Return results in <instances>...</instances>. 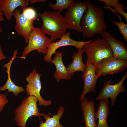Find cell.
Here are the masks:
<instances>
[{"label": "cell", "mask_w": 127, "mask_h": 127, "mask_svg": "<svg viewBox=\"0 0 127 127\" xmlns=\"http://www.w3.org/2000/svg\"><path fill=\"white\" fill-rule=\"evenodd\" d=\"M74 2L72 0H56L55 4H50L48 6L54 11L60 12L64 9H68Z\"/></svg>", "instance_id": "cell-21"}, {"label": "cell", "mask_w": 127, "mask_h": 127, "mask_svg": "<svg viewBox=\"0 0 127 127\" xmlns=\"http://www.w3.org/2000/svg\"><path fill=\"white\" fill-rule=\"evenodd\" d=\"M86 67L81 76L83 81V89L79 98L80 102L86 95L91 92L95 93V88L97 80L99 78L96 73L95 66L86 62Z\"/></svg>", "instance_id": "cell-11"}, {"label": "cell", "mask_w": 127, "mask_h": 127, "mask_svg": "<svg viewBox=\"0 0 127 127\" xmlns=\"http://www.w3.org/2000/svg\"><path fill=\"white\" fill-rule=\"evenodd\" d=\"M22 9V13L28 19L34 21L36 19L37 13L33 8L31 7H26Z\"/></svg>", "instance_id": "cell-23"}, {"label": "cell", "mask_w": 127, "mask_h": 127, "mask_svg": "<svg viewBox=\"0 0 127 127\" xmlns=\"http://www.w3.org/2000/svg\"><path fill=\"white\" fill-rule=\"evenodd\" d=\"M63 53L64 52H56L53 60H52L50 61L56 67V71L54 74V77L57 82H59L61 79L69 80L72 77L68 72L67 67L63 63L62 56Z\"/></svg>", "instance_id": "cell-16"}, {"label": "cell", "mask_w": 127, "mask_h": 127, "mask_svg": "<svg viewBox=\"0 0 127 127\" xmlns=\"http://www.w3.org/2000/svg\"><path fill=\"white\" fill-rule=\"evenodd\" d=\"M4 13L0 11V23L1 22L4 20L3 18Z\"/></svg>", "instance_id": "cell-28"}, {"label": "cell", "mask_w": 127, "mask_h": 127, "mask_svg": "<svg viewBox=\"0 0 127 127\" xmlns=\"http://www.w3.org/2000/svg\"><path fill=\"white\" fill-rule=\"evenodd\" d=\"M6 56L4 54L1 46L0 44V61L5 59Z\"/></svg>", "instance_id": "cell-26"}, {"label": "cell", "mask_w": 127, "mask_h": 127, "mask_svg": "<svg viewBox=\"0 0 127 127\" xmlns=\"http://www.w3.org/2000/svg\"><path fill=\"white\" fill-rule=\"evenodd\" d=\"M18 53L17 50H15L14 52L12 57L7 63L4 64L3 67H5L7 70L6 71L8 75V79L5 83L0 87V91H4L8 90V92H12L16 96H17L19 94L25 91L24 89L22 86H19L15 84L12 81L10 75V70L12 62L14 59L17 57Z\"/></svg>", "instance_id": "cell-15"}, {"label": "cell", "mask_w": 127, "mask_h": 127, "mask_svg": "<svg viewBox=\"0 0 127 127\" xmlns=\"http://www.w3.org/2000/svg\"><path fill=\"white\" fill-rule=\"evenodd\" d=\"M101 36L109 45L113 57L120 60H127V48L124 42L118 40L106 31Z\"/></svg>", "instance_id": "cell-13"}, {"label": "cell", "mask_w": 127, "mask_h": 127, "mask_svg": "<svg viewBox=\"0 0 127 127\" xmlns=\"http://www.w3.org/2000/svg\"><path fill=\"white\" fill-rule=\"evenodd\" d=\"M38 99L35 96L29 95L24 98L21 104L17 107L15 112L14 120L20 127H26V122L32 116L39 117L44 114L39 112L37 107Z\"/></svg>", "instance_id": "cell-4"}, {"label": "cell", "mask_w": 127, "mask_h": 127, "mask_svg": "<svg viewBox=\"0 0 127 127\" xmlns=\"http://www.w3.org/2000/svg\"><path fill=\"white\" fill-rule=\"evenodd\" d=\"M84 48L87 57V62L95 66L102 61L113 57L109 45L102 38L91 40Z\"/></svg>", "instance_id": "cell-3"}, {"label": "cell", "mask_w": 127, "mask_h": 127, "mask_svg": "<svg viewBox=\"0 0 127 127\" xmlns=\"http://www.w3.org/2000/svg\"><path fill=\"white\" fill-rule=\"evenodd\" d=\"M127 76V73L121 79L118 83L111 84V79L105 82L103 87L95 99L98 101L102 99H111L110 106L112 107L116 104V100L117 96L120 93L126 91L125 85L123 82Z\"/></svg>", "instance_id": "cell-9"}, {"label": "cell", "mask_w": 127, "mask_h": 127, "mask_svg": "<svg viewBox=\"0 0 127 127\" xmlns=\"http://www.w3.org/2000/svg\"><path fill=\"white\" fill-rule=\"evenodd\" d=\"M29 0H2L0 6V11L2 12L6 19L8 20H11L12 13L19 7L22 9L27 7Z\"/></svg>", "instance_id": "cell-17"}, {"label": "cell", "mask_w": 127, "mask_h": 127, "mask_svg": "<svg viewBox=\"0 0 127 127\" xmlns=\"http://www.w3.org/2000/svg\"><path fill=\"white\" fill-rule=\"evenodd\" d=\"M89 1H75L67 9L64 17L67 23L68 28L82 32L80 25L81 19L86 11Z\"/></svg>", "instance_id": "cell-6"}, {"label": "cell", "mask_w": 127, "mask_h": 127, "mask_svg": "<svg viewBox=\"0 0 127 127\" xmlns=\"http://www.w3.org/2000/svg\"><path fill=\"white\" fill-rule=\"evenodd\" d=\"M70 33L68 32L65 33L60 38L59 41L56 42H52L48 47L47 54L44 57V60L49 62L52 60V56L56 52L57 49L63 46H71L75 47L77 49H81L84 45L90 41L91 40L86 41H78L71 38L70 36Z\"/></svg>", "instance_id": "cell-10"}, {"label": "cell", "mask_w": 127, "mask_h": 127, "mask_svg": "<svg viewBox=\"0 0 127 127\" xmlns=\"http://www.w3.org/2000/svg\"><path fill=\"white\" fill-rule=\"evenodd\" d=\"M2 0H0V6H1L2 2Z\"/></svg>", "instance_id": "cell-30"}, {"label": "cell", "mask_w": 127, "mask_h": 127, "mask_svg": "<svg viewBox=\"0 0 127 127\" xmlns=\"http://www.w3.org/2000/svg\"><path fill=\"white\" fill-rule=\"evenodd\" d=\"M64 110V107L60 106L58 107L57 113L55 115H52L51 112L44 114L43 117L45 121L41 120L39 127H64L60 123V120L63 115Z\"/></svg>", "instance_id": "cell-18"}, {"label": "cell", "mask_w": 127, "mask_h": 127, "mask_svg": "<svg viewBox=\"0 0 127 127\" xmlns=\"http://www.w3.org/2000/svg\"><path fill=\"white\" fill-rule=\"evenodd\" d=\"M8 102L7 95L0 93V112L2 111L5 106Z\"/></svg>", "instance_id": "cell-25"}, {"label": "cell", "mask_w": 127, "mask_h": 127, "mask_svg": "<svg viewBox=\"0 0 127 127\" xmlns=\"http://www.w3.org/2000/svg\"><path fill=\"white\" fill-rule=\"evenodd\" d=\"M104 12L101 7L88 2L87 10L81 19L80 25L84 37L89 39L97 34L101 35L107 28Z\"/></svg>", "instance_id": "cell-1"}, {"label": "cell", "mask_w": 127, "mask_h": 127, "mask_svg": "<svg viewBox=\"0 0 127 127\" xmlns=\"http://www.w3.org/2000/svg\"><path fill=\"white\" fill-rule=\"evenodd\" d=\"M21 8L16 9L12 13V16L15 19V29L18 35L23 37L28 43L30 35L33 30L34 21L26 18L21 11Z\"/></svg>", "instance_id": "cell-12"}, {"label": "cell", "mask_w": 127, "mask_h": 127, "mask_svg": "<svg viewBox=\"0 0 127 127\" xmlns=\"http://www.w3.org/2000/svg\"><path fill=\"white\" fill-rule=\"evenodd\" d=\"M51 43L50 38L42 32L40 28L34 27L30 35L28 44L24 47L20 58L25 59L29 53L35 50H37L39 53L46 54L48 48Z\"/></svg>", "instance_id": "cell-5"}, {"label": "cell", "mask_w": 127, "mask_h": 127, "mask_svg": "<svg viewBox=\"0 0 127 127\" xmlns=\"http://www.w3.org/2000/svg\"><path fill=\"white\" fill-rule=\"evenodd\" d=\"M99 100L98 109L95 113L96 119H98L97 127H109L107 119L109 114V104L110 101L108 99Z\"/></svg>", "instance_id": "cell-19"}, {"label": "cell", "mask_w": 127, "mask_h": 127, "mask_svg": "<svg viewBox=\"0 0 127 127\" xmlns=\"http://www.w3.org/2000/svg\"><path fill=\"white\" fill-rule=\"evenodd\" d=\"M3 30L1 27H0V33H2L3 31Z\"/></svg>", "instance_id": "cell-29"}, {"label": "cell", "mask_w": 127, "mask_h": 127, "mask_svg": "<svg viewBox=\"0 0 127 127\" xmlns=\"http://www.w3.org/2000/svg\"><path fill=\"white\" fill-rule=\"evenodd\" d=\"M38 16L42 21L41 30L44 34L50 36L52 42L60 38L68 28L64 17L58 11H45Z\"/></svg>", "instance_id": "cell-2"}, {"label": "cell", "mask_w": 127, "mask_h": 127, "mask_svg": "<svg viewBox=\"0 0 127 127\" xmlns=\"http://www.w3.org/2000/svg\"><path fill=\"white\" fill-rule=\"evenodd\" d=\"M84 52V47L78 49L77 52H74L72 57L73 60L71 63L69 65L67 69L69 73L73 77L75 72L81 71L83 73L86 67V64H84L82 60V55Z\"/></svg>", "instance_id": "cell-20"}, {"label": "cell", "mask_w": 127, "mask_h": 127, "mask_svg": "<svg viewBox=\"0 0 127 127\" xmlns=\"http://www.w3.org/2000/svg\"><path fill=\"white\" fill-rule=\"evenodd\" d=\"M46 0H29V2L32 3H34L36 2H46Z\"/></svg>", "instance_id": "cell-27"}, {"label": "cell", "mask_w": 127, "mask_h": 127, "mask_svg": "<svg viewBox=\"0 0 127 127\" xmlns=\"http://www.w3.org/2000/svg\"><path fill=\"white\" fill-rule=\"evenodd\" d=\"M120 21V22L111 20V22L116 25L119 28L121 34L125 42H127V24L124 23L122 20L121 17L119 14H116Z\"/></svg>", "instance_id": "cell-22"}, {"label": "cell", "mask_w": 127, "mask_h": 127, "mask_svg": "<svg viewBox=\"0 0 127 127\" xmlns=\"http://www.w3.org/2000/svg\"><path fill=\"white\" fill-rule=\"evenodd\" d=\"M113 10L115 13L122 15L127 22V14L124 12L125 7L119 1L113 7Z\"/></svg>", "instance_id": "cell-24"}, {"label": "cell", "mask_w": 127, "mask_h": 127, "mask_svg": "<svg viewBox=\"0 0 127 127\" xmlns=\"http://www.w3.org/2000/svg\"><path fill=\"white\" fill-rule=\"evenodd\" d=\"M41 76V74L38 72L36 69H33L26 77L28 84L26 85L25 91L27 95L34 96L38 99L40 106H46L51 104V100L47 101L44 99L40 95L41 88L40 79Z\"/></svg>", "instance_id": "cell-8"}, {"label": "cell", "mask_w": 127, "mask_h": 127, "mask_svg": "<svg viewBox=\"0 0 127 127\" xmlns=\"http://www.w3.org/2000/svg\"><path fill=\"white\" fill-rule=\"evenodd\" d=\"M127 67V60L113 57L104 60L95 66L96 73L98 78L107 75L122 72Z\"/></svg>", "instance_id": "cell-7"}, {"label": "cell", "mask_w": 127, "mask_h": 127, "mask_svg": "<svg viewBox=\"0 0 127 127\" xmlns=\"http://www.w3.org/2000/svg\"><path fill=\"white\" fill-rule=\"evenodd\" d=\"M80 107L82 111V120L85 124L84 127H97L95 104L93 99L89 101L85 97L81 102Z\"/></svg>", "instance_id": "cell-14"}]
</instances>
